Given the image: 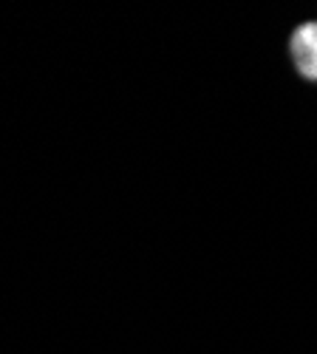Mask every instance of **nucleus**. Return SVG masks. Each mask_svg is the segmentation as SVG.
Wrapping results in <instances>:
<instances>
[{
  "instance_id": "1",
  "label": "nucleus",
  "mask_w": 317,
  "mask_h": 354,
  "mask_svg": "<svg viewBox=\"0 0 317 354\" xmlns=\"http://www.w3.org/2000/svg\"><path fill=\"white\" fill-rule=\"evenodd\" d=\"M289 51H292V63L300 71V77L317 80V20L295 28L289 40Z\"/></svg>"
}]
</instances>
